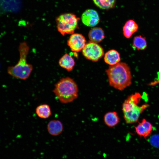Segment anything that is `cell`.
<instances>
[{
  "mask_svg": "<svg viewBox=\"0 0 159 159\" xmlns=\"http://www.w3.org/2000/svg\"><path fill=\"white\" fill-rule=\"evenodd\" d=\"M106 72L110 85L116 89L122 91L131 84L130 69L125 63L119 62L110 66Z\"/></svg>",
  "mask_w": 159,
  "mask_h": 159,
  "instance_id": "obj_1",
  "label": "cell"
},
{
  "mask_svg": "<svg viewBox=\"0 0 159 159\" xmlns=\"http://www.w3.org/2000/svg\"><path fill=\"white\" fill-rule=\"evenodd\" d=\"M20 58L15 65L9 66L8 73L12 76L22 80H26L30 76L33 70L32 65L28 63L26 58L29 48L27 43L23 42L20 43L19 47Z\"/></svg>",
  "mask_w": 159,
  "mask_h": 159,
  "instance_id": "obj_2",
  "label": "cell"
},
{
  "mask_svg": "<svg viewBox=\"0 0 159 159\" xmlns=\"http://www.w3.org/2000/svg\"><path fill=\"white\" fill-rule=\"evenodd\" d=\"M53 92L61 103L66 104L77 98L78 89L74 81L67 77L61 78L55 84Z\"/></svg>",
  "mask_w": 159,
  "mask_h": 159,
  "instance_id": "obj_3",
  "label": "cell"
},
{
  "mask_svg": "<svg viewBox=\"0 0 159 159\" xmlns=\"http://www.w3.org/2000/svg\"><path fill=\"white\" fill-rule=\"evenodd\" d=\"M79 19L72 13L62 14L56 19L57 28L58 31L62 35L72 34L78 27Z\"/></svg>",
  "mask_w": 159,
  "mask_h": 159,
  "instance_id": "obj_4",
  "label": "cell"
},
{
  "mask_svg": "<svg viewBox=\"0 0 159 159\" xmlns=\"http://www.w3.org/2000/svg\"><path fill=\"white\" fill-rule=\"evenodd\" d=\"M82 53L87 59L97 62L103 56L104 51L102 47L97 43L90 41L86 44L82 50Z\"/></svg>",
  "mask_w": 159,
  "mask_h": 159,
  "instance_id": "obj_5",
  "label": "cell"
},
{
  "mask_svg": "<svg viewBox=\"0 0 159 159\" xmlns=\"http://www.w3.org/2000/svg\"><path fill=\"white\" fill-rule=\"evenodd\" d=\"M67 44L72 51L77 52L82 50L86 44V40L82 34L73 33L70 36Z\"/></svg>",
  "mask_w": 159,
  "mask_h": 159,
  "instance_id": "obj_6",
  "label": "cell"
},
{
  "mask_svg": "<svg viewBox=\"0 0 159 159\" xmlns=\"http://www.w3.org/2000/svg\"><path fill=\"white\" fill-rule=\"evenodd\" d=\"M149 106L147 103L136 106L130 111L123 112L124 118L126 123L132 124L138 121L141 114Z\"/></svg>",
  "mask_w": 159,
  "mask_h": 159,
  "instance_id": "obj_7",
  "label": "cell"
},
{
  "mask_svg": "<svg viewBox=\"0 0 159 159\" xmlns=\"http://www.w3.org/2000/svg\"><path fill=\"white\" fill-rule=\"evenodd\" d=\"M81 20L83 23L89 27L96 26L100 21V18L97 12L91 9L86 10L82 14Z\"/></svg>",
  "mask_w": 159,
  "mask_h": 159,
  "instance_id": "obj_8",
  "label": "cell"
},
{
  "mask_svg": "<svg viewBox=\"0 0 159 159\" xmlns=\"http://www.w3.org/2000/svg\"><path fill=\"white\" fill-rule=\"evenodd\" d=\"M141 95L136 92L129 96L124 101L122 106L123 112H128L138 105L141 99Z\"/></svg>",
  "mask_w": 159,
  "mask_h": 159,
  "instance_id": "obj_9",
  "label": "cell"
},
{
  "mask_svg": "<svg viewBox=\"0 0 159 159\" xmlns=\"http://www.w3.org/2000/svg\"><path fill=\"white\" fill-rule=\"evenodd\" d=\"M135 128L137 134L145 138L149 136L153 130L152 124L145 119H143Z\"/></svg>",
  "mask_w": 159,
  "mask_h": 159,
  "instance_id": "obj_10",
  "label": "cell"
},
{
  "mask_svg": "<svg viewBox=\"0 0 159 159\" xmlns=\"http://www.w3.org/2000/svg\"><path fill=\"white\" fill-rule=\"evenodd\" d=\"M47 130L49 133L52 136H57L61 134L63 131V125L58 120L50 121L47 125Z\"/></svg>",
  "mask_w": 159,
  "mask_h": 159,
  "instance_id": "obj_11",
  "label": "cell"
},
{
  "mask_svg": "<svg viewBox=\"0 0 159 159\" xmlns=\"http://www.w3.org/2000/svg\"><path fill=\"white\" fill-rule=\"evenodd\" d=\"M138 29V26L134 21L129 20L126 22L123 27V35L126 38L129 39L137 31Z\"/></svg>",
  "mask_w": 159,
  "mask_h": 159,
  "instance_id": "obj_12",
  "label": "cell"
},
{
  "mask_svg": "<svg viewBox=\"0 0 159 159\" xmlns=\"http://www.w3.org/2000/svg\"><path fill=\"white\" fill-rule=\"evenodd\" d=\"M88 37L90 41L97 43L102 41L105 36L104 32L101 28L95 27L90 31Z\"/></svg>",
  "mask_w": 159,
  "mask_h": 159,
  "instance_id": "obj_13",
  "label": "cell"
},
{
  "mask_svg": "<svg viewBox=\"0 0 159 159\" xmlns=\"http://www.w3.org/2000/svg\"><path fill=\"white\" fill-rule=\"evenodd\" d=\"M104 60L106 63L110 66L115 65L120 60V54L115 50H110L105 53Z\"/></svg>",
  "mask_w": 159,
  "mask_h": 159,
  "instance_id": "obj_14",
  "label": "cell"
},
{
  "mask_svg": "<svg viewBox=\"0 0 159 159\" xmlns=\"http://www.w3.org/2000/svg\"><path fill=\"white\" fill-rule=\"evenodd\" d=\"M59 64L61 67L69 72L72 70L75 65V62L70 55L66 54L60 59Z\"/></svg>",
  "mask_w": 159,
  "mask_h": 159,
  "instance_id": "obj_15",
  "label": "cell"
},
{
  "mask_svg": "<svg viewBox=\"0 0 159 159\" xmlns=\"http://www.w3.org/2000/svg\"><path fill=\"white\" fill-rule=\"evenodd\" d=\"M104 121L106 125L111 127L116 125L119 122L120 119L117 112H109L104 115Z\"/></svg>",
  "mask_w": 159,
  "mask_h": 159,
  "instance_id": "obj_16",
  "label": "cell"
},
{
  "mask_svg": "<svg viewBox=\"0 0 159 159\" xmlns=\"http://www.w3.org/2000/svg\"><path fill=\"white\" fill-rule=\"evenodd\" d=\"M35 111L37 115L43 119L49 118L52 114L49 106L46 104H42L38 106L36 109Z\"/></svg>",
  "mask_w": 159,
  "mask_h": 159,
  "instance_id": "obj_17",
  "label": "cell"
},
{
  "mask_svg": "<svg viewBox=\"0 0 159 159\" xmlns=\"http://www.w3.org/2000/svg\"><path fill=\"white\" fill-rule=\"evenodd\" d=\"M95 4L100 8L108 10L115 7L116 0H92Z\"/></svg>",
  "mask_w": 159,
  "mask_h": 159,
  "instance_id": "obj_18",
  "label": "cell"
},
{
  "mask_svg": "<svg viewBox=\"0 0 159 159\" xmlns=\"http://www.w3.org/2000/svg\"><path fill=\"white\" fill-rule=\"evenodd\" d=\"M133 46L138 50L145 49L147 47L146 38L141 35L135 37L133 40Z\"/></svg>",
  "mask_w": 159,
  "mask_h": 159,
  "instance_id": "obj_19",
  "label": "cell"
},
{
  "mask_svg": "<svg viewBox=\"0 0 159 159\" xmlns=\"http://www.w3.org/2000/svg\"><path fill=\"white\" fill-rule=\"evenodd\" d=\"M158 76L157 78V80L151 83L150 85H155L158 83H159V72L158 73Z\"/></svg>",
  "mask_w": 159,
  "mask_h": 159,
  "instance_id": "obj_20",
  "label": "cell"
}]
</instances>
